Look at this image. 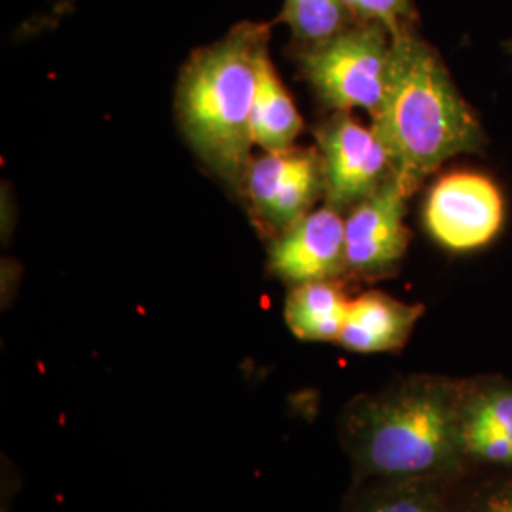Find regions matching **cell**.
<instances>
[{"instance_id":"1","label":"cell","mask_w":512,"mask_h":512,"mask_svg":"<svg viewBox=\"0 0 512 512\" xmlns=\"http://www.w3.org/2000/svg\"><path fill=\"white\" fill-rule=\"evenodd\" d=\"M370 126L384 141L408 196L446 160L482 152L486 145L475 110L416 25L391 33L384 99Z\"/></svg>"},{"instance_id":"2","label":"cell","mask_w":512,"mask_h":512,"mask_svg":"<svg viewBox=\"0 0 512 512\" xmlns=\"http://www.w3.org/2000/svg\"><path fill=\"white\" fill-rule=\"evenodd\" d=\"M463 387L448 378L416 374L353 399L340 425L359 482L448 478L459 471Z\"/></svg>"},{"instance_id":"3","label":"cell","mask_w":512,"mask_h":512,"mask_svg":"<svg viewBox=\"0 0 512 512\" xmlns=\"http://www.w3.org/2000/svg\"><path fill=\"white\" fill-rule=\"evenodd\" d=\"M268 42V23L241 21L224 37L192 52L179 74L177 114L184 135L205 165L239 196L253 162L256 78Z\"/></svg>"},{"instance_id":"4","label":"cell","mask_w":512,"mask_h":512,"mask_svg":"<svg viewBox=\"0 0 512 512\" xmlns=\"http://www.w3.org/2000/svg\"><path fill=\"white\" fill-rule=\"evenodd\" d=\"M389 55L391 31L376 21H357L327 42L296 50V61L323 107L374 116L384 99Z\"/></svg>"},{"instance_id":"5","label":"cell","mask_w":512,"mask_h":512,"mask_svg":"<svg viewBox=\"0 0 512 512\" xmlns=\"http://www.w3.org/2000/svg\"><path fill=\"white\" fill-rule=\"evenodd\" d=\"M325 173V205L344 213L376 194L395 169L376 129L336 110L313 129Z\"/></svg>"},{"instance_id":"6","label":"cell","mask_w":512,"mask_h":512,"mask_svg":"<svg viewBox=\"0 0 512 512\" xmlns=\"http://www.w3.org/2000/svg\"><path fill=\"white\" fill-rule=\"evenodd\" d=\"M423 222L429 236L452 253H469L497 238L505 202L497 184L475 171H452L427 194Z\"/></svg>"},{"instance_id":"7","label":"cell","mask_w":512,"mask_h":512,"mask_svg":"<svg viewBox=\"0 0 512 512\" xmlns=\"http://www.w3.org/2000/svg\"><path fill=\"white\" fill-rule=\"evenodd\" d=\"M255 219L270 232L281 234L310 215L325 198V173L317 148H287L255 158L243 186Z\"/></svg>"},{"instance_id":"8","label":"cell","mask_w":512,"mask_h":512,"mask_svg":"<svg viewBox=\"0 0 512 512\" xmlns=\"http://www.w3.org/2000/svg\"><path fill=\"white\" fill-rule=\"evenodd\" d=\"M397 177L370 198L351 207L346 217V275L378 281L395 274L403 262L410 230L406 228V200Z\"/></svg>"},{"instance_id":"9","label":"cell","mask_w":512,"mask_h":512,"mask_svg":"<svg viewBox=\"0 0 512 512\" xmlns=\"http://www.w3.org/2000/svg\"><path fill=\"white\" fill-rule=\"evenodd\" d=\"M268 270L291 287L346 275V217L325 205L277 234Z\"/></svg>"},{"instance_id":"10","label":"cell","mask_w":512,"mask_h":512,"mask_svg":"<svg viewBox=\"0 0 512 512\" xmlns=\"http://www.w3.org/2000/svg\"><path fill=\"white\" fill-rule=\"evenodd\" d=\"M459 444L463 458L512 465V384L490 380L463 387Z\"/></svg>"},{"instance_id":"11","label":"cell","mask_w":512,"mask_h":512,"mask_svg":"<svg viewBox=\"0 0 512 512\" xmlns=\"http://www.w3.org/2000/svg\"><path fill=\"white\" fill-rule=\"evenodd\" d=\"M420 304H404L391 294L368 291L349 302L338 346L355 353H385L406 346L423 315Z\"/></svg>"},{"instance_id":"12","label":"cell","mask_w":512,"mask_h":512,"mask_svg":"<svg viewBox=\"0 0 512 512\" xmlns=\"http://www.w3.org/2000/svg\"><path fill=\"white\" fill-rule=\"evenodd\" d=\"M338 279L294 285L285 300V323L304 342H338L349 308Z\"/></svg>"},{"instance_id":"13","label":"cell","mask_w":512,"mask_h":512,"mask_svg":"<svg viewBox=\"0 0 512 512\" xmlns=\"http://www.w3.org/2000/svg\"><path fill=\"white\" fill-rule=\"evenodd\" d=\"M253 139L264 152H281L294 147L304 129V120L294 107L293 97L275 71L270 50L258 63L255 105H253Z\"/></svg>"},{"instance_id":"14","label":"cell","mask_w":512,"mask_h":512,"mask_svg":"<svg viewBox=\"0 0 512 512\" xmlns=\"http://www.w3.org/2000/svg\"><path fill=\"white\" fill-rule=\"evenodd\" d=\"M444 480H363L348 495L342 512H450V503L442 490Z\"/></svg>"},{"instance_id":"15","label":"cell","mask_w":512,"mask_h":512,"mask_svg":"<svg viewBox=\"0 0 512 512\" xmlns=\"http://www.w3.org/2000/svg\"><path fill=\"white\" fill-rule=\"evenodd\" d=\"M277 19L291 29L296 50L327 42L357 23L342 0H285Z\"/></svg>"},{"instance_id":"16","label":"cell","mask_w":512,"mask_h":512,"mask_svg":"<svg viewBox=\"0 0 512 512\" xmlns=\"http://www.w3.org/2000/svg\"><path fill=\"white\" fill-rule=\"evenodd\" d=\"M355 21H376L391 33L418 25V10L412 0H342Z\"/></svg>"},{"instance_id":"17","label":"cell","mask_w":512,"mask_h":512,"mask_svg":"<svg viewBox=\"0 0 512 512\" xmlns=\"http://www.w3.org/2000/svg\"><path fill=\"white\" fill-rule=\"evenodd\" d=\"M473 512H512V480L490 486L473 505Z\"/></svg>"}]
</instances>
